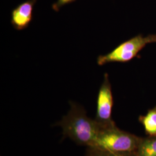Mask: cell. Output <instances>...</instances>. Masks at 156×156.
I'll return each instance as SVG.
<instances>
[{
  "instance_id": "obj_2",
  "label": "cell",
  "mask_w": 156,
  "mask_h": 156,
  "mask_svg": "<svg viewBox=\"0 0 156 156\" xmlns=\"http://www.w3.org/2000/svg\"><path fill=\"white\" fill-rule=\"evenodd\" d=\"M140 140L132 134L116 128L114 125L100 127L91 147L123 156L136 150Z\"/></svg>"
},
{
  "instance_id": "obj_9",
  "label": "cell",
  "mask_w": 156,
  "mask_h": 156,
  "mask_svg": "<svg viewBox=\"0 0 156 156\" xmlns=\"http://www.w3.org/2000/svg\"><path fill=\"white\" fill-rule=\"evenodd\" d=\"M75 1V0H57V1L56 2V3L53 5L52 7L55 11H58L59 9L62 8V6H63L65 5H67L69 3L73 2Z\"/></svg>"
},
{
  "instance_id": "obj_8",
  "label": "cell",
  "mask_w": 156,
  "mask_h": 156,
  "mask_svg": "<svg viewBox=\"0 0 156 156\" xmlns=\"http://www.w3.org/2000/svg\"><path fill=\"white\" fill-rule=\"evenodd\" d=\"M87 153H89L93 156H109L106 151L91 147H87Z\"/></svg>"
},
{
  "instance_id": "obj_3",
  "label": "cell",
  "mask_w": 156,
  "mask_h": 156,
  "mask_svg": "<svg viewBox=\"0 0 156 156\" xmlns=\"http://www.w3.org/2000/svg\"><path fill=\"white\" fill-rule=\"evenodd\" d=\"M151 43H156V35H150L145 37L141 35L136 36L121 44L111 52L99 56L97 58V64L99 66H103L114 62H129L136 56L146 45Z\"/></svg>"
},
{
  "instance_id": "obj_10",
  "label": "cell",
  "mask_w": 156,
  "mask_h": 156,
  "mask_svg": "<svg viewBox=\"0 0 156 156\" xmlns=\"http://www.w3.org/2000/svg\"><path fill=\"white\" fill-rule=\"evenodd\" d=\"M108 153V154H109V156H120V155H118V154H114V153H110V152H108V151H107Z\"/></svg>"
},
{
  "instance_id": "obj_7",
  "label": "cell",
  "mask_w": 156,
  "mask_h": 156,
  "mask_svg": "<svg viewBox=\"0 0 156 156\" xmlns=\"http://www.w3.org/2000/svg\"><path fill=\"white\" fill-rule=\"evenodd\" d=\"M137 149L138 156H156V136L140 141Z\"/></svg>"
},
{
  "instance_id": "obj_11",
  "label": "cell",
  "mask_w": 156,
  "mask_h": 156,
  "mask_svg": "<svg viewBox=\"0 0 156 156\" xmlns=\"http://www.w3.org/2000/svg\"><path fill=\"white\" fill-rule=\"evenodd\" d=\"M86 156H92V155H91V154H90L89 153H86Z\"/></svg>"
},
{
  "instance_id": "obj_6",
  "label": "cell",
  "mask_w": 156,
  "mask_h": 156,
  "mask_svg": "<svg viewBox=\"0 0 156 156\" xmlns=\"http://www.w3.org/2000/svg\"><path fill=\"white\" fill-rule=\"evenodd\" d=\"M147 134L151 136H156V107L150 110L145 116L140 117Z\"/></svg>"
},
{
  "instance_id": "obj_5",
  "label": "cell",
  "mask_w": 156,
  "mask_h": 156,
  "mask_svg": "<svg viewBox=\"0 0 156 156\" xmlns=\"http://www.w3.org/2000/svg\"><path fill=\"white\" fill-rule=\"evenodd\" d=\"M37 0L26 1L16 7L11 13V23L17 30L27 28L33 19L34 6Z\"/></svg>"
},
{
  "instance_id": "obj_1",
  "label": "cell",
  "mask_w": 156,
  "mask_h": 156,
  "mask_svg": "<svg viewBox=\"0 0 156 156\" xmlns=\"http://www.w3.org/2000/svg\"><path fill=\"white\" fill-rule=\"evenodd\" d=\"M70 109L56 126L62 128V134L78 145L91 146L100 129V124L95 120L87 115L83 107L69 102Z\"/></svg>"
},
{
  "instance_id": "obj_4",
  "label": "cell",
  "mask_w": 156,
  "mask_h": 156,
  "mask_svg": "<svg viewBox=\"0 0 156 156\" xmlns=\"http://www.w3.org/2000/svg\"><path fill=\"white\" fill-rule=\"evenodd\" d=\"M113 104L111 85L109 76L104 75V80L101 86L97 102V113L95 121L100 126L105 127L114 125L112 120L111 114Z\"/></svg>"
}]
</instances>
